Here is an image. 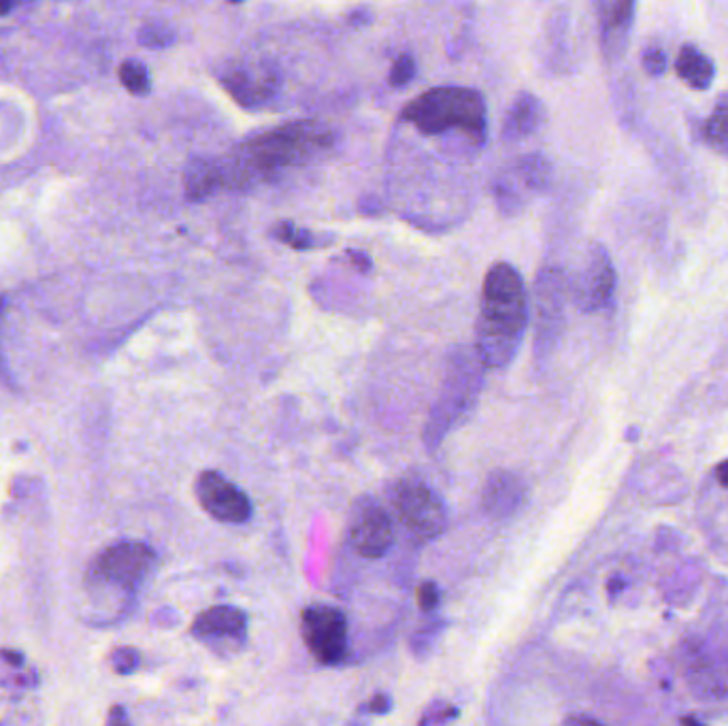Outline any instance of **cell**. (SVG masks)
Returning <instances> with one entry per match:
<instances>
[{"label": "cell", "mask_w": 728, "mask_h": 726, "mask_svg": "<svg viewBox=\"0 0 728 726\" xmlns=\"http://www.w3.org/2000/svg\"><path fill=\"white\" fill-rule=\"evenodd\" d=\"M337 132L318 120L288 122L241 141L220 162L228 190H252L277 181L281 173L309 167L335 150Z\"/></svg>", "instance_id": "cell-1"}, {"label": "cell", "mask_w": 728, "mask_h": 726, "mask_svg": "<svg viewBox=\"0 0 728 726\" xmlns=\"http://www.w3.org/2000/svg\"><path fill=\"white\" fill-rule=\"evenodd\" d=\"M390 709H392V699L388 695H384V692H377V695L367 705H362V712L375 714V716L388 714Z\"/></svg>", "instance_id": "cell-30"}, {"label": "cell", "mask_w": 728, "mask_h": 726, "mask_svg": "<svg viewBox=\"0 0 728 726\" xmlns=\"http://www.w3.org/2000/svg\"><path fill=\"white\" fill-rule=\"evenodd\" d=\"M107 726H130V718L126 714V709L122 705H113L109 718H107Z\"/></svg>", "instance_id": "cell-32"}, {"label": "cell", "mask_w": 728, "mask_h": 726, "mask_svg": "<svg viewBox=\"0 0 728 726\" xmlns=\"http://www.w3.org/2000/svg\"><path fill=\"white\" fill-rule=\"evenodd\" d=\"M509 175L520 181L524 194H541L552 184V164L543 154L533 152L522 156Z\"/></svg>", "instance_id": "cell-19"}, {"label": "cell", "mask_w": 728, "mask_h": 726, "mask_svg": "<svg viewBox=\"0 0 728 726\" xmlns=\"http://www.w3.org/2000/svg\"><path fill=\"white\" fill-rule=\"evenodd\" d=\"M194 492L201 507L218 522L245 524L254 514L250 497L218 471H203L198 475Z\"/></svg>", "instance_id": "cell-10"}, {"label": "cell", "mask_w": 728, "mask_h": 726, "mask_svg": "<svg viewBox=\"0 0 728 726\" xmlns=\"http://www.w3.org/2000/svg\"><path fill=\"white\" fill-rule=\"evenodd\" d=\"M271 237L277 239L279 243H284V245L292 247V250H296V252L320 250V247H326V245H330V243L335 241L330 235H318V233H313V230H309V228L296 226L290 220L277 222L273 226V230H271Z\"/></svg>", "instance_id": "cell-21"}, {"label": "cell", "mask_w": 728, "mask_h": 726, "mask_svg": "<svg viewBox=\"0 0 728 726\" xmlns=\"http://www.w3.org/2000/svg\"><path fill=\"white\" fill-rule=\"evenodd\" d=\"M154 563L156 554L150 546L139 541H120L96 556L90 577L113 588L135 590L150 575Z\"/></svg>", "instance_id": "cell-6"}, {"label": "cell", "mask_w": 728, "mask_h": 726, "mask_svg": "<svg viewBox=\"0 0 728 726\" xmlns=\"http://www.w3.org/2000/svg\"><path fill=\"white\" fill-rule=\"evenodd\" d=\"M716 477H718V482H720L722 486H726V488H728V460H724L722 465H718V469H716Z\"/></svg>", "instance_id": "cell-35"}, {"label": "cell", "mask_w": 728, "mask_h": 726, "mask_svg": "<svg viewBox=\"0 0 728 726\" xmlns=\"http://www.w3.org/2000/svg\"><path fill=\"white\" fill-rule=\"evenodd\" d=\"M350 543L364 558H382L394 543L392 520L373 499H360L350 514Z\"/></svg>", "instance_id": "cell-12"}, {"label": "cell", "mask_w": 728, "mask_h": 726, "mask_svg": "<svg viewBox=\"0 0 728 726\" xmlns=\"http://www.w3.org/2000/svg\"><path fill=\"white\" fill-rule=\"evenodd\" d=\"M301 635L307 650L322 665L335 667L347 656V620L341 609L311 605L301 616Z\"/></svg>", "instance_id": "cell-7"}, {"label": "cell", "mask_w": 728, "mask_h": 726, "mask_svg": "<svg viewBox=\"0 0 728 726\" xmlns=\"http://www.w3.org/2000/svg\"><path fill=\"white\" fill-rule=\"evenodd\" d=\"M139 41L145 47H169L175 41V32L164 24H147L139 32Z\"/></svg>", "instance_id": "cell-25"}, {"label": "cell", "mask_w": 728, "mask_h": 726, "mask_svg": "<svg viewBox=\"0 0 728 726\" xmlns=\"http://www.w3.org/2000/svg\"><path fill=\"white\" fill-rule=\"evenodd\" d=\"M688 684L694 695L703 699H720L728 695V663L703 660L688 671Z\"/></svg>", "instance_id": "cell-18"}, {"label": "cell", "mask_w": 728, "mask_h": 726, "mask_svg": "<svg viewBox=\"0 0 728 726\" xmlns=\"http://www.w3.org/2000/svg\"><path fill=\"white\" fill-rule=\"evenodd\" d=\"M13 5L11 3H0V13H7Z\"/></svg>", "instance_id": "cell-37"}, {"label": "cell", "mask_w": 728, "mask_h": 726, "mask_svg": "<svg viewBox=\"0 0 728 726\" xmlns=\"http://www.w3.org/2000/svg\"><path fill=\"white\" fill-rule=\"evenodd\" d=\"M528 326V294L520 271L494 262L482 284L475 352L486 369H503L516 358Z\"/></svg>", "instance_id": "cell-2"}, {"label": "cell", "mask_w": 728, "mask_h": 726, "mask_svg": "<svg viewBox=\"0 0 728 726\" xmlns=\"http://www.w3.org/2000/svg\"><path fill=\"white\" fill-rule=\"evenodd\" d=\"M565 299L567 282L558 269H543L535 288V324L537 337L535 348L537 356L545 358L560 335L562 322H565Z\"/></svg>", "instance_id": "cell-9"}, {"label": "cell", "mask_w": 728, "mask_h": 726, "mask_svg": "<svg viewBox=\"0 0 728 726\" xmlns=\"http://www.w3.org/2000/svg\"><path fill=\"white\" fill-rule=\"evenodd\" d=\"M675 71L694 90H707L716 77V69L701 49L684 45L675 62Z\"/></svg>", "instance_id": "cell-20"}, {"label": "cell", "mask_w": 728, "mask_h": 726, "mask_svg": "<svg viewBox=\"0 0 728 726\" xmlns=\"http://www.w3.org/2000/svg\"><path fill=\"white\" fill-rule=\"evenodd\" d=\"M643 69L652 77H660L667 71V56L660 47H648L643 52Z\"/></svg>", "instance_id": "cell-28"}, {"label": "cell", "mask_w": 728, "mask_h": 726, "mask_svg": "<svg viewBox=\"0 0 728 726\" xmlns=\"http://www.w3.org/2000/svg\"><path fill=\"white\" fill-rule=\"evenodd\" d=\"M703 137L716 152L728 156V94L720 98L714 113L709 115L703 128Z\"/></svg>", "instance_id": "cell-22"}, {"label": "cell", "mask_w": 728, "mask_h": 726, "mask_svg": "<svg viewBox=\"0 0 728 726\" xmlns=\"http://www.w3.org/2000/svg\"><path fill=\"white\" fill-rule=\"evenodd\" d=\"M347 22H350L352 26H364V24H369V22H371V11H369V9H364V7H360V9H356V11H352L350 15H347Z\"/></svg>", "instance_id": "cell-33"}, {"label": "cell", "mask_w": 728, "mask_h": 726, "mask_svg": "<svg viewBox=\"0 0 728 726\" xmlns=\"http://www.w3.org/2000/svg\"><path fill=\"white\" fill-rule=\"evenodd\" d=\"M192 633L198 639H243L247 633V616L233 605L209 607L192 622Z\"/></svg>", "instance_id": "cell-15"}, {"label": "cell", "mask_w": 728, "mask_h": 726, "mask_svg": "<svg viewBox=\"0 0 728 726\" xmlns=\"http://www.w3.org/2000/svg\"><path fill=\"white\" fill-rule=\"evenodd\" d=\"M139 663H141V656L137 650H132V648H118L111 654V667L122 675L135 671L139 667Z\"/></svg>", "instance_id": "cell-27"}, {"label": "cell", "mask_w": 728, "mask_h": 726, "mask_svg": "<svg viewBox=\"0 0 728 726\" xmlns=\"http://www.w3.org/2000/svg\"><path fill=\"white\" fill-rule=\"evenodd\" d=\"M601 47L605 56L618 58L631 37L635 20V3L628 0H601L597 3Z\"/></svg>", "instance_id": "cell-14"}, {"label": "cell", "mask_w": 728, "mask_h": 726, "mask_svg": "<svg viewBox=\"0 0 728 726\" xmlns=\"http://www.w3.org/2000/svg\"><path fill=\"white\" fill-rule=\"evenodd\" d=\"M526 501V484L514 471L499 469L488 475L482 490V507L494 520H507L518 514Z\"/></svg>", "instance_id": "cell-13"}, {"label": "cell", "mask_w": 728, "mask_h": 726, "mask_svg": "<svg viewBox=\"0 0 728 726\" xmlns=\"http://www.w3.org/2000/svg\"><path fill=\"white\" fill-rule=\"evenodd\" d=\"M562 726H603V724L594 722L590 718H584V716H571V718H567L565 722H562Z\"/></svg>", "instance_id": "cell-34"}, {"label": "cell", "mask_w": 728, "mask_h": 726, "mask_svg": "<svg viewBox=\"0 0 728 726\" xmlns=\"http://www.w3.org/2000/svg\"><path fill=\"white\" fill-rule=\"evenodd\" d=\"M441 601V592L437 588V584L433 582H424L420 588H418V603L422 607V612L426 614H433L437 605Z\"/></svg>", "instance_id": "cell-29"}, {"label": "cell", "mask_w": 728, "mask_h": 726, "mask_svg": "<svg viewBox=\"0 0 728 726\" xmlns=\"http://www.w3.org/2000/svg\"><path fill=\"white\" fill-rule=\"evenodd\" d=\"M484 362L473 345H458L445 362V375L437 401L430 407L424 424V445L435 452L456 426L465 422L482 396L486 377Z\"/></svg>", "instance_id": "cell-4"}, {"label": "cell", "mask_w": 728, "mask_h": 726, "mask_svg": "<svg viewBox=\"0 0 728 726\" xmlns=\"http://www.w3.org/2000/svg\"><path fill=\"white\" fill-rule=\"evenodd\" d=\"M545 122V107L539 98L531 92H520L514 101H511L505 120H503V139L514 143L526 137L535 135V132Z\"/></svg>", "instance_id": "cell-16"}, {"label": "cell", "mask_w": 728, "mask_h": 726, "mask_svg": "<svg viewBox=\"0 0 728 726\" xmlns=\"http://www.w3.org/2000/svg\"><path fill=\"white\" fill-rule=\"evenodd\" d=\"M390 503L401 524L420 539H435L448 528V509L424 482L399 480L390 488Z\"/></svg>", "instance_id": "cell-5"}, {"label": "cell", "mask_w": 728, "mask_h": 726, "mask_svg": "<svg viewBox=\"0 0 728 726\" xmlns=\"http://www.w3.org/2000/svg\"><path fill=\"white\" fill-rule=\"evenodd\" d=\"M120 79L132 94H147L150 92V73H147L145 64L139 60H126L120 66Z\"/></svg>", "instance_id": "cell-23"}, {"label": "cell", "mask_w": 728, "mask_h": 726, "mask_svg": "<svg viewBox=\"0 0 728 726\" xmlns=\"http://www.w3.org/2000/svg\"><path fill=\"white\" fill-rule=\"evenodd\" d=\"M347 260H350L352 267L358 271V273H371L373 271V260L367 252L362 250H347L345 252Z\"/></svg>", "instance_id": "cell-31"}, {"label": "cell", "mask_w": 728, "mask_h": 726, "mask_svg": "<svg viewBox=\"0 0 728 726\" xmlns=\"http://www.w3.org/2000/svg\"><path fill=\"white\" fill-rule=\"evenodd\" d=\"M401 120L428 137L460 130L477 147L486 143L488 135L486 98L467 86H439L422 92L401 111Z\"/></svg>", "instance_id": "cell-3"}, {"label": "cell", "mask_w": 728, "mask_h": 726, "mask_svg": "<svg viewBox=\"0 0 728 726\" xmlns=\"http://www.w3.org/2000/svg\"><path fill=\"white\" fill-rule=\"evenodd\" d=\"M416 73H418L416 58H413L411 54H403V56H399L392 62V69H390V75H388V84L392 88H405V86L411 84L413 79H416Z\"/></svg>", "instance_id": "cell-24"}, {"label": "cell", "mask_w": 728, "mask_h": 726, "mask_svg": "<svg viewBox=\"0 0 728 726\" xmlns=\"http://www.w3.org/2000/svg\"><path fill=\"white\" fill-rule=\"evenodd\" d=\"M220 84L245 109H260L279 90V71L267 60H235L220 69Z\"/></svg>", "instance_id": "cell-8"}, {"label": "cell", "mask_w": 728, "mask_h": 726, "mask_svg": "<svg viewBox=\"0 0 728 726\" xmlns=\"http://www.w3.org/2000/svg\"><path fill=\"white\" fill-rule=\"evenodd\" d=\"M458 714H460L458 707H454L450 703L437 701L433 705H428V709L420 718V726H443V724H448L450 720L458 718Z\"/></svg>", "instance_id": "cell-26"}, {"label": "cell", "mask_w": 728, "mask_h": 726, "mask_svg": "<svg viewBox=\"0 0 728 726\" xmlns=\"http://www.w3.org/2000/svg\"><path fill=\"white\" fill-rule=\"evenodd\" d=\"M616 292V269L603 245L594 243L573 286V301L584 313L605 309Z\"/></svg>", "instance_id": "cell-11"}, {"label": "cell", "mask_w": 728, "mask_h": 726, "mask_svg": "<svg viewBox=\"0 0 728 726\" xmlns=\"http://www.w3.org/2000/svg\"><path fill=\"white\" fill-rule=\"evenodd\" d=\"M222 188L224 184L218 160L196 156L186 164L184 194L190 203H203Z\"/></svg>", "instance_id": "cell-17"}, {"label": "cell", "mask_w": 728, "mask_h": 726, "mask_svg": "<svg viewBox=\"0 0 728 726\" xmlns=\"http://www.w3.org/2000/svg\"><path fill=\"white\" fill-rule=\"evenodd\" d=\"M680 726H705V724H701L699 720H692V718H684L682 722H680Z\"/></svg>", "instance_id": "cell-36"}]
</instances>
